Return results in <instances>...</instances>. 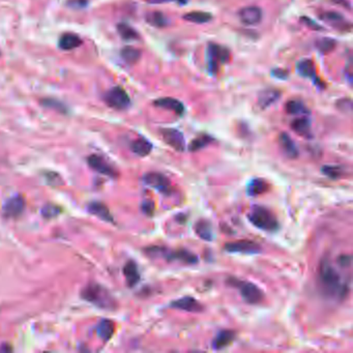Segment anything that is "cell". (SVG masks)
Returning a JSON list of instances; mask_svg holds the SVG:
<instances>
[{"instance_id":"cell-1","label":"cell","mask_w":353,"mask_h":353,"mask_svg":"<svg viewBox=\"0 0 353 353\" xmlns=\"http://www.w3.org/2000/svg\"><path fill=\"white\" fill-rule=\"evenodd\" d=\"M317 281L322 294L330 298H344L349 292V283L344 280L329 258L321 260Z\"/></svg>"},{"instance_id":"cell-45","label":"cell","mask_w":353,"mask_h":353,"mask_svg":"<svg viewBox=\"0 0 353 353\" xmlns=\"http://www.w3.org/2000/svg\"><path fill=\"white\" fill-rule=\"evenodd\" d=\"M149 3H162V2H168V0H147Z\"/></svg>"},{"instance_id":"cell-25","label":"cell","mask_w":353,"mask_h":353,"mask_svg":"<svg viewBox=\"0 0 353 353\" xmlns=\"http://www.w3.org/2000/svg\"><path fill=\"white\" fill-rule=\"evenodd\" d=\"M297 72L304 78L315 80L316 79V69L314 63L311 59H303L297 64Z\"/></svg>"},{"instance_id":"cell-13","label":"cell","mask_w":353,"mask_h":353,"mask_svg":"<svg viewBox=\"0 0 353 353\" xmlns=\"http://www.w3.org/2000/svg\"><path fill=\"white\" fill-rule=\"evenodd\" d=\"M88 164L91 167L93 170H95L96 172L102 173L104 175L107 176H111V177H115L117 175L116 170L113 168V167L105 160L104 157L96 155V154H92L89 157H88Z\"/></svg>"},{"instance_id":"cell-46","label":"cell","mask_w":353,"mask_h":353,"mask_svg":"<svg viewBox=\"0 0 353 353\" xmlns=\"http://www.w3.org/2000/svg\"><path fill=\"white\" fill-rule=\"evenodd\" d=\"M332 1L336 2V3H342L343 1H345V0H332Z\"/></svg>"},{"instance_id":"cell-11","label":"cell","mask_w":353,"mask_h":353,"mask_svg":"<svg viewBox=\"0 0 353 353\" xmlns=\"http://www.w3.org/2000/svg\"><path fill=\"white\" fill-rule=\"evenodd\" d=\"M164 258L167 261H178L180 263L187 264V265H195V264L199 262V258L196 254L185 249H179L175 251L167 249Z\"/></svg>"},{"instance_id":"cell-39","label":"cell","mask_w":353,"mask_h":353,"mask_svg":"<svg viewBox=\"0 0 353 353\" xmlns=\"http://www.w3.org/2000/svg\"><path fill=\"white\" fill-rule=\"evenodd\" d=\"M272 76L277 78V79H280V80H286V79L288 78V75L289 73L287 72L286 69H283V68H276L273 69L271 72Z\"/></svg>"},{"instance_id":"cell-23","label":"cell","mask_w":353,"mask_h":353,"mask_svg":"<svg viewBox=\"0 0 353 353\" xmlns=\"http://www.w3.org/2000/svg\"><path fill=\"white\" fill-rule=\"evenodd\" d=\"M154 145L145 138H138L131 145V149L139 156H146L153 152Z\"/></svg>"},{"instance_id":"cell-30","label":"cell","mask_w":353,"mask_h":353,"mask_svg":"<svg viewBox=\"0 0 353 353\" xmlns=\"http://www.w3.org/2000/svg\"><path fill=\"white\" fill-rule=\"evenodd\" d=\"M213 141H214V138L209 135H206V134L200 135V136L196 137L195 139L192 140V142L189 144V151L191 153L201 151V149L208 146L210 143H213Z\"/></svg>"},{"instance_id":"cell-38","label":"cell","mask_w":353,"mask_h":353,"mask_svg":"<svg viewBox=\"0 0 353 353\" xmlns=\"http://www.w3.org/2000/svg\"><path fill=\"white\" fill-rule=\"evenodd\" d=\"M337 107L339 110L345 112V113H351L352 111V102L350 99H342L337 103Z\"/></svg>"},{"instance_id":"cell-19","label":"cell","mask_w":353,"mask_h":353,"mask_svg":"<svg viewBox=\"0 0 353 353\" xmlns=\"http://www.w3.org/2000/svg\"><path fill=\"white\" fill-rule=\"evenodd\" d=\"M195 232L201 238V240L205 242H213L214 241V229L213 225L207 220H199L195 224Z\"/></svg>"},{"instance_id":"cell-33","label":"cell","mask_w":353,"mask_h":353,"mask_svg":"<svg viewBox=\"0 0 353 353\" xmlns=\"http://www.w3.org/2000/svg\"><path fill=\"white\" fill-rule=\"evenodd\" d=\"M117 31L120 37L126 41H137L140 38V35L136 31V29H134L131 25L126 24V23L118 24Z\"/></svg>"},{"instance_id":"cell-15","label":"cell","mask_w":353,"mask_h":353,"mask_svg":"<svg viewBox=\"0 0 353 353\" xmlns=\"http://www.w3.org/2000/svg\"><path fill=\"white\" fill-rule=\"evenodd\" d=\"M154 105L158 108L172 111L174 114H176V115L178 116H181L185 110L184 105L179 100H176L174 98L157 99L154 102Z\"/></svg>"},{"instance_id":"cell-2","label":"cell","mask_w":353,"mask_h":353,"mask_svg":"<svg viewBox=\"0 0 353 353\" xmlns=\"http://www.w3.org/2000/svg\"><path fill=\"white\" fill-rule=\"evenodd\" d=\"M249 221L256 228L266 232H276L279 229V221L276 215L261 205L252 206L248 215Z\"/></svg>"},{"instance_id":"cell-41","label":"cell","mask_w":353,"mask_h":353,"mask_svg":"<svg viewBox=\"0 0 353 353\" xmlns=\"http://www.w3.org/2000/svg\"><path fill=\"white\" fill-rule=\"evenodd\" d=\"M302 21H303V23H305L308 26V27L312 28L313 30H322L323 29L320 25L315 23L313 20L309 19L308 17H302Z\"/></svg>"},{"instance_id":"cell-27","label":"cell","mask_w":353,"mask_h":353,"mask_svg":"<svg viewBox=\"0 0 353 353\" xmlns=\"http://www.w3.org/2000/svg\"><path fill=\"white\" fill-rule=\"evenodd\" d=\"M114 331H115V325L113 321L109 319H103L98 326H96V332H98L99 337L104 341H108L112 338Z\"/></svg>"},{"instance_id":"cell-7","label":"cell","mask_w":353,"mask_h":353,"mask_svg":"<svg viewBox=\"0 0 353 353\" xmlns=\"http://www.w3.org/2000/svg\"><path fill=\"white\" fill-rule=\"evenodd\" d=\"M143 181L148 187H151L164 195L171 194L172 185L168 177L158 172H148L143 176Z\"/></svg>"},{"instance_id":"cell-31","label":"cell","mask_w":353,"mask_h":353,"mask_svg":"<svg viewBox=\"0 0 353 353\" xmlns=\"http://www.w3.org/2000/svg\"><path fill=\"white\" fill-rule=\"evenodd\" d=\"M183 19L185 21H189L192 23H196V24H204V23H208L211 20H213V16L209 13L206 12H190L188 14H185L183 16Z\"/></svg>"},{"instance_id":"cell-6","label":"cell","mask_w":353,"mask_h":353,"mask_svg":"<svg viewBox=\"0 0 353 353\" xmlns=\"http://www.w3.org/2000/svg\"><path fill=\"white\" fill-rule=\"evenodd\" d=\"M105 102L109 107L115 110H126L131 106V99L123 88L116 86L113 87L106 93Z\"/></svg>"},{"instance_id":"cell-40","label":"cell","mask_w":353,"mask_h":353,"mask_svg":"<svg viewBox=\"0 0 353 353\" xmlns=\"http://www.w3.org/2000/svg\"><path fill=\"white\" fill-rule=\"evenodd\" d=\"M142 210L144 211V214L153 216L154 211V203L153 201H145L142 204Z\"/></svg>"},{"instance_id":"cell-26","label":"cell","mask_w":353,"mask_h":353,"mask_svg":"<svg viewBox=\"0 0 353 353\" xmlns=\"http://www.w3.org/2000/svg\"><path fill=\"white\" fill-rule=\"evenodd\" d=\"M88 210H89L90 214L106 221V222H113V218L109 209L107 208V206L104 205L103 203L92 202L90 203L89 206H88Z\"/></svg>"},{"instance_id":"cell-28","label":"cell","mask_w":353,"mask_h":353,"mask_svg":"<svg viewBox=\"0 0 353 353\" xmlns=\"http://www.w3.org/2000/svg\"><path fill=\"white\" fill-rule=\"evenodd\" d=\"M146 22L156 28H164L168 25V19L161 12H151L145 16Z\"/></svg>"},{"instance_id":"cell-34","label":"cell","mask_w":353,"mask_h":353,"mask_svg":"<svg viewBox=\"0 0 353 353\" xmlns=\"http://www.w3.org/2000/svg\"><path fill=\"white\" fill-rule=\"evenodd\" d=\"M322 173L328 176L329 178L331 179H339L344 175V168L341 166H332V165H325L321 169Z\"/></svg>"},{"instance_id":"cell-16","label":"cell","mask_w":353,"mask_h":353,"mask_svg":"<svg viewBox=\"0 0 353 353\" xmlns=\"http://www.w3.org/2000/svg\"><path fill=\"white\" fill-rule=\"evenodd\" d=\"M25 208V202L21 196H15L7 200L3 206V213L8 218H17Z\"/></svg>"},{"instance_id":"cell-14","label":"cell","mask_w":353,"mask_h":353,"mask_svg":"<svg viewBox=\"0 0 353 353\" xmlns=\"http://www.w3.org/2000/svg\"><path fill=\"white\" fill-rule=\"evenodd\" d=\"M236 338V332L230 330L220 331L214 341L211 342V347L215 350H222L228 346H230Z\"/></svg>"},{"instance_id":"cell-9","label":"cell","mask_w":353,"mask_h":353,"mask_svg":"<svg viewBox=\"0 0 353 353\" xmlns=\"http://www.w3.org/2000/svg\"><path fill=\"white\" fill-rule=\"evenodd\" d=\"M224 250L228 253L255 255L261 252V246L255 242L243 240V241H236L225 243Z\"/></svg>"},{"instance_id":"cell-42","label":"cell","mask_w":353,"mask_h":353,"mask_svg":"<svg viewBox=\"0 0 353 353\" xmlns=\"http://www.w3.org/2000/svg\"><path fill=\"white\" fill-rule=\"evenodd\" d=\"M43 104L45 105L46 107H49V108H56L57 110H60V111L63 110V109H65L64 106L61 105L60 103H58L57 101H55V100H51V99H49V100H44Z\"/></svg>"},{"instance_id":"cell-3","label":"cell","mask_w":353,"mask_h":353,"mask_svg":"<svg viewBox=\"0 0 353 353\" xmlns=\"http://www.w3.org/2000/svg\"><path fill=\"white\" fill-rule=\"evenodd\" d=\"M227 284L233 288H236L243 297V301L249 305H259L264 299L263 291L252 282L243 281L234 277L227 279Z\"/></svg>"},{"instance_id":"cell-29","label":"cell","mask_w":353,"mask_h":353,"mask_svg":"<svg viewBox=\"0 0 353 353\" xmlns=\"http://www.w3.org/2000/svg\"><path fill=\"white\" fill-rule=\"evenodd\" d=\"M120 54H121L122 59L125 60L127 64L135 65V64L138 63L139 59L141 58L142 53H141V51L139 49L135 48V47L127 46L125 48H122Z\"/></svg>"},{"instance_id":"cell-36","label":"cell","mask_w":353,"mask_h":353,"mask_svg":"<svg viewBox=\"0 0 353 353\" xmlns=\"http://www.w3.org/2000/svg\"><path fill=\"white\" fill-rule=\"evenodd\" d=\"M320 18L326 22H331L337 24L344 21V17L337 12H324L320 15Z\"/></svg>"},{"instance_id":"cell-22","label":"cell","mask_w":353,"mask_h":353,"mask_svg":"<svg viewBox=\"0 0 353 353\" xmlns=\"http://www.w3.org/2000/svg\"><path fill=\"white\" fill-rule=\"evenodd\" d=\"M123 275L126 277L129 287L136 286L140 281V272L137 264L134 261H129L123 267Z\"/></svg>"},{"instance_id":"cell-43","label":"cell","mask_w":353,"mask_h":353,"mask_svg":"<svg viewBox=\"0 0 353 353\" xmlns=\"http://www.w3.org/2000/svg\"><path fill=\"white\" fill-rule=\"evenodd\" d=\"M87 4V0H68V5L76 10L79 8H83Z\"/></svg>"},{"instance_id":"cell-35","label":"cell","mask_w":353,"mask_h":353,"mask_svg":"<svg viewBox=\"0 0 353 353\" xmlns=\"http://www.w3.org/2000/svg\"><path fill=\"white\" fill-rule=\"evenodd\" d=\"M337 46V42L331 38H323L316 42V47L321 53L331 52Z\"/></svg>"},{"instance_id":"cell-4","label":"cell","mask_w":353,"mask_h":353,"mask_svg":"<svg viewBox=\"0 0 353 353\" xmlns=\"http://www.w3.org/2000/svg\"><path fill=\"white\" fill-rule=\"evenodd\" d=\"M82 297L99 308L112 310L115 309L116 302L109 291L98 284H90L82 291Z\"/></svg>"},{"instance_id":"cell-24","label":"cell","mask_w":353,"mask_h":353,"mask_svg":"<svg viewBox=\"0 0 353 353\" xmlns=\"http://www.w3.org/2000/svg\"><path fill=\"white\" fill-rule=\"evenodd\" d=\"M291 129L296 134L304 137H311V121L307 117H299L291 122Z\"/></svg>"},{"instance_id":"cell-5","label":"cell","mask_w":353,"mask_h":353,"mask_svg":"<svg viewBox=\"0 0 353 353\" xmlns=\"http://www.w3.org/2000/svg\"><path fill=\"white\" fill-rule=\"evenodd\" d=\"M230 57V52L216 43H209L207 47V67L211 75H216L220 65L225 64Z\"/></svg>"},{"instance_id":"cell-12","label":"cell","mask_w":353,"mask_h":353,"mask_svg":"<svg viewBox=\"0 0 353 353\" xmlns=\"http://www.w3.org/2000/svg\"><path fill=\"white\" fill-rule=\"evenodd\" d=\"M238 17L244 25H257L262 20V11L258 6H245L238 12Z\"/></svg>"},{"instance_id":"cell-32","label":"cell","mask_w":353,"mask_h":353,"mask_svg":"<svg viewBox=\"0 0 353 353\" xmlns=\"http://www.w3.org/2000/svg\"><path fill=\"white\" fill-rule=\"evenodd\" d=\"M285 109L286 112L291 114V115H306V114H309V110L306 107V105L297 100H291L287 102L285 105Z\"/></svg>"},{"instance_id":"cell-44","label":"cell","mask_w":353,"mask_h":353,"mask_svg":"<svg viewBox=\"0 0 353 353\" xmlns=\"http://www.w3.org/2000/svg\"><path fill=\"white\" fill-rule=\"evenodd\" d=\"M339 264L341 266L343 267H347V266H350L351 265V261H352V258L350 255H342L341 257L339 258Z\"/></svg>"},{"instance_id":"cell-21","label":"cell","mask_w":353,"mask_h":353,"mask_svg":"<svg viewBox=\"0 0 353 353\" xmlns=\"http://www.w3.org/2000/svg\"><path fill=\"white\" fill-rule=\"evenodd\" d=\"M269 190V184L263 178H253L246 187V193L251 197H257Z\"/></svg>"},{"instance_id":"cell-18","label":"cell","mask_w":353,"mask_h":353,"mask_svg":"<svg viewBox=\"0 0 353 353\" xmlns=\"http://www.w3.org/2000/svg\"><path fill=\"white\" fill-rule=\"evenodd\" d=\"M282 95V92L276 88H267L259 93L258 105L261 109H266L275 104Z\"/></svg>"},{"instance_id":"cell-8","label":"cell","mask_w":353,"mask_h":353,"mask_svg":"<svg viewBox=\"0 0 353 353\" xmlns=\"http://www.w3.org/2000/svg\"><path fill=\"white\" fill-rule=\"evenodd\" d=\"M160 132L163 140L170 147H172L178 153L185 152V149H187V143H185L184 136L180 131L176 129L167 128V129H161Z\"/></svg>"},{"instance_id":"cell-37","label":"cell","mask_w":353,"mask_h":353,"mask_svg":"<svg viewBox=\"0 0 353 353\" xmlns=\"http://www.w3.org/2000/svg\"><path fill=\"white\" fill-rule=\"evenodd\" d=\"M42 214L43 216L47 218V219H50V218H54L55 216H57L59 214V208L55 205H46L45 207L43 208L42 210Z\"/></svg>"},{"instance_id":"cell-17","label":"cell","mask_w":353,"mask_h":353,"mask_svg":"<svg viewBox=\"0 0 353 353\" xmlns=\"http://www.w3.org/2000/svg\"><path fill=\"white\" fill-rule=\"evenodd\" d=\"M279 142H280L282 151L284 152V154H286L287 157L292 158V160L298 157V155H299L298 147L295 144L293 139L291 138L287 133H282L280 135Z\"/></svg>"},{"instance_id":"cell-10","label":"cell","mask_w":353,"mask_h":353,"mask_svg":"<svg viewBox=\"0 0 353 353\" xmlns=\"http://www.w3.org/2000/svg\"><path fill=\"white\" fill-rule=\"evenodd\" d=\"M170 308L189 313H202L203 310H204V307L202 306V304L198 301V299L189 295L180 297L171 302Z\"/></svg>"},{"instance_id":"cell-20","label":"cell","mask_w":353,"mask_h":353,"mask_svg":"<svg viewBox=\"0 0 353 353\" xmlns=\"http://www.w3.org/2000/svg\"><path fill=\"white\" fill-rule=\"evenodd\" d=\"M82 45V40L75 33H65L60 37L58 46L61 50L70 51Z\"/></svg>"}]
</instances>
